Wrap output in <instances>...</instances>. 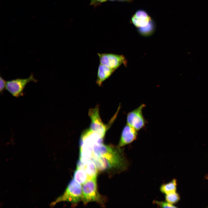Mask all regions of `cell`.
I'll list each match as a JSON object with an SVG mask.
<instances>
[{
	"mask_svg": "<svg viewBox=\"0 0 208 208\" xmlns=\"http://www.w3.org/2000/svg\"><path fill=\"white\" fill-rule=\"evenodd\" d=\"M88 115L91 120L90 129L104 138L107 131V127L102 122L100 117L99 106H97L90 109Z\"/></svg>",
	"mask_w": 208,
	"mask_h": 208,
	"instance_id": "cell-5",
	"label": "cell"
},
{
	"mask_svg": "<svg viewBox=\"0 0 208 208\" xmlns=\"http://www.w3.org/2000/svg\"><path fill=\"white\" fill-rule=\"evenodd\" d=\"M120 1H129L131 0H118Z\"/></svg>",
	"mask_w": 208,
	"mask_h": 208,
	"instance_id": "cell-20",
	"label": "cell"
},
{
	"mask_svg": "<svg viewBox=\"0 0 208 208\" xmlns=\"http://www.w3.org/2000/svg\"><path fill=\"white\" fill-rule=\"evenodd\" d=\"M107 0H94L92 5L94 6L97 5L100 3L106 1Z\"/></svg>",
	"mask_w": 208,
	"mask_h": 208,
	"instance_id": "cell-19",
	"label": "cell"
},
{
	"mask_svg": "<svg viewBox=\"0 0 208 208\" xmlns=\"http://www.w3.org/2000/svg\"><path fill=\"white\" fill-rule=\"evenodd\" d=\"M74 178L79 183L82 184L89 180L85 170L77 168L74 172Z\"/></svg>",
	"mask_w": 208,
	"mask_h": 208,
	"instance_id": "cell-13",
	"label": "cell"
},
{
	"mask_svg": "<svg viewBox=\"0 0 208 208\" xmlns=\"http://www.w3.org/2000/svg\"><path fill=\"white\" fill-rule=\"evenodd\" d=\"M151 20L147 13L142 10L137 11L131 18L132 23L138 28L146 26Z\"/></svg>",
	"mask_w": 208,
	"mask_h": 208,
	"instance_id": "cell-10",
	"label": "cell"
},
{
	"mask_svg": "<svg viewBox=\"0 0 208 208\" xmlns=\"http://www.w3.org/2000/svg\"><path fill=\"white\" fill-rule=\"evenodd\" d=\"M100 64L114 70L122 64H125L126 60L124 56L111 53H98Z\"/></svg>",
	"mask_w": 208,
	"mask_h": 208,
	"instance_id": "cell-7",
	"label": "cell"
},
{
	"mask_svg": "<svg viewBox=\"0 0 208 208\" xmlns=\"http://www.w3.org/2000/svg\"><path fill=\"white\" fill-rule=\"evenodd\" d=\"M177 185V180L173 179L170 182L162 184L160 186V192L165 194L176 192Z\"/></svg>",
	"mask_w": 208,
	"mask_h": 208,
	"instance_id": "cell-12",
	"label": "cell"
},
{
	"mask_svg": "<svg viewBox=\"0 0 208 208\" xmlns=\"http://www.w3.org/2000/svg\"><path fill=\"white\" fill-rule=\"evenodd\" d=\"M93 150L94 155L90 159L99 171L114 174L128 168L129 162L124 150L118 146L97 144L93 146Z\"/></svg>",
	"mask_w": 208,
	"mask_h": 208,
	"instance_id": "cell-1",
	"label": "cell"
},
{
	"mask_svg": "<svg viewBox=\"0 0 208 208\" xmlns=\"http://www.w3.org/2000/svg\"><path fill=\"white\" fill-rule=\"evenodd\" d=\"M109 0L111 1H115V0Z\"/></svg>",
	"mask_w": 208,
	"mask_h": 208,
	"instance_id": "cell-23",
	"label": "cell"
},
{
	"mask_svg": "<svg viewBox=\"0 0 208 208\" xmlns=\"http://www.w3.org/2000/svg\"><path fill=\"white\" fill-rule=\"evenodd\" d=\"M206 178L208 180V176L206 177Z\"/></svg>",
	"mask_w": 208,
	"mask_h": 208,
	"instance_id": "cell-22",
	"label": "cell"
},
{
	"mask_svg": "<svg viewBox=\"0 0 208 208\" xmlns=\"http://www.w3.org/2000/svg\"><path fill=\"white\" fill-rule=\"evenodd\" d=\"M137 131L127 124L122 130L118 146L122 147L135 141L138 136Z\"/></svg>",
	"mask_w": 208,
	"mask_h": 208,
	"instance_id": "cell-9",
	"label": "cell"
},
{
	"mask_svg": "<svg viewBox=\"0 0 208 208\" xmlns=\"http://www.w3.org/2000/svg\"><path fill=\"white\" fill-rule=\"evenodd\" d=\"M31 81L37 82L33 74L27 78H17L6 81L5 89L12 96L18 97L23 95V90L27 84Z\"/></svg>",
	"mask_w": 208,
	"mask_h": 208,
	"instance_id": "cell-4",
	"label": "cell"
},
{
	"mask_svg": "<svg viewBox=\"0 0 208 208\" xmlns=\"http://www.w3.org/2000/svg\"><path fill=\"white\" fill-rule=\"evenodd\" d=\"M165 199L168 203L173 204L177 203L180 200L178 194L176 192L165 194Z\"/></svg>",
	"mask_w": 208,
	"mask_h": 208,
	"instance_id": "cell-16",
	"label": "cell"
},
{
	"mask_svg": "<svg viewBox=\"0 0 208 208\" xmlns=\"http://www.w3.org/2000/svg\"><path fill=\"white\" fill-rule=\"evenodd\" d=\"M153 203L156 205L157 206L161 208H175L176 207L174 206L172 204L167 201H159L157 200L153 201Z\"/></svg>",
	"mask_w": 208,
	"mask_h": 208,
	"instance_id": "cell-17",
	"label": "cell"
},
{
	"mask_svg": "<svg viewBox=\"0 0 208 208\" xmlns=\"http://www.w3.org/2000/svg\"><path fill=\"white\" fill-rule=\"evenodd\" d=\"M154 29V25L152 20L146 26L138 28L139 31L141 34L145 36H148L151 34Z\"/></svg>",
	"mask_w": 208,
	"mask_h": 208,
	"instance_id": "cell-15",
	"label": "cell"
},
{
	"mask_svg": "<svg viewBox=\"0 0 208 208\" xmlns=\"http://www.w3.org/2000/svg\"><path fill=\"white\" fill-rule=\"evenodd\" d=\"M94 1V0H91L90 4L91 5H92V4L93 3V2Z\"/></svg>",
	"mask_w": 208,
	"mask_h": 208,
	"instance_id": "cell-21",
	"label": "cell"
},
{
	"mask_svg": "<svg viewBox=\"0 0 208 208\" xmlns=\"http://www.w3.org/2000/svg\"><path fill=\"white\" fill-rule=\"evenodd\" d=\"M96 177L92 178L83 184L81 201L85 204L94 201L104 206L106 199L98 191Z\"/></svg>",
	"mask_w": 208,
	"mask_h": 208,
	"instance_id": "cell-2",
	"label": "cell"
},
{
	"mask_svg": "<svg viewBox=\"0 0 208 208\" xmlns=\"http://www.w3.org/2000/svg\"><path fill=\"white\" fill-rule=\"evenodd\" d=\"M103 138L89 128L85 130L81 134L79 141L80 146H93L96 144L103 143Z\"/></svg>",
	"mask_w": 208,
	"mask_h": 208,
	"instance_id": "cell-8",
	"label": "cell"
},
{
	"mask_svg": "<svg viewBox=\"0 0 208 208\" xmlns=\"http://www.w3.org/2000/svg\"><path fill=\"white\" fill-rule=\"evenodd\" d=\"M0 77V91L1 93L5 89L6 81L1 76Z\"/></svg>",
	"mask_w": 208,
	"mask_h": 208,
	"instance_id": "cell-18",
	"label": "cell"
},
{
	"mask_svg": "<svg viewBox=\"0 0 208 208\" xmlns=\"http://www.w3.org/2000/svg\"><path fill=\"white\" fill-rule=\"evenodd\" d=\"M84 169L88 176L89 179L97 177L98 170L92 160L90 159L88 161Z\"/></svg>",
	"mask_w": 208,
	"mask_h": 208,
	"instance_id": "cell-14",
	"label": "cell"
},
{
	"mask_svg": "<svg viewBox=\"0 0 208 208\" xmlns=\"http://www.w3.org/2000/svg\"><path fill=\"white\" fill-rule=\"evenodd\" d=\"M145 105L142 104L136 108L128 112L127 116V122L137 131L142 129L145 125L146 120L142 110Z\"/></svg>",
	"mask_w": 208,
	"mask_h": 208,
	"instance_id": "cell-6",
	"label": "cell"
},
{
	"mask_svg": "<svg viewBox=\"0 0 208 208\" xmlns=\"http://www.w3.org/2000/svg\"><path fill=\"white\" fill-rule=\"evenodd\" d=\"M115 70L105 65L99 64L98 67L96 83L101 86L103 82L109 78Z\"/></svg>",
	"mask_w": 208,
	"mask_h": 208,
	"instance_id": "cell-11",
	"label": "cell"
},
{
	"mask_svg": "<svg viewBox=\"0 0 208 208\" xmlns=\"http://www.w3.org/2000/svg\"><path fill=\"white\" fill-rule=\"evenodd\" d=\"M82 195V187L81 184L73 179L68 183L63 194L58 197L52 204L54 205L59 202L66 201L76 205L81 201Z\"/></svg>",
	"mask_w": 208,
	"mask_h": 208,
	"instance_id": "cell-3",
	"label": "cell"
}]
</instances>
